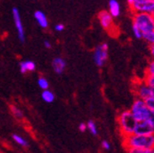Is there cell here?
Returning a JSON list of instances; mask_svg holds the SVG:
<instances>
[{"label":"cell","mask_w":154,"mask_h":153,"mask_svg":"<svg viewBox=\"0 0 154 153\" xmlns=\"http://www.w3.org/2000/svg\"><path fill=\"white\" fill-rule=\"evenodd\" d=\"M11 112L13 115V117L17 119H22L24 118V114H23L22 110L19 109L17 106L15 105H11Z\"/></svg>","instance_id":"obj_17"},{"label":"cell","mask_w":154,"mask_h":153,"mask_svg":"<svg viewBox=\"0 0 154 153\" xmlns=\"http://www.w3.org/2000/svg\"><path fill=\"white\" fill-rule=\"evenodd\" d=\"M133 24L139 28L142 33L154 31V19L151 13L134 12L133 14Z\"/></svg>","instance_id":"obj_3"},{"label":"cell","mask_w":154,"mask_h":153,"mask_svg":"<svg viewBox=\"0 0 154 153\" xmlns=\"http://www.w3.org/2000/svg\"><path fill=\"white\" fill-rule=\"evenodd\" d=\"M102 148L104 149V150H109L111 148V146H110V143L106 140H103L102 142Z\"/></svg>","instance_id":"obj_25"},{"label":"cell","mask_w":154,"mask_h":153,"mask_svg":"<svg viewBox=\"0 0 154 153\" xmlns=\"http://www.w3.org/2000/svg\"><path fill=\"white\" fill-rule=\"evenodd\" d=\"M130 111L136 121L148 120L151 114V110L148 107L146 102L139 98H136L134 100Z\"/></svg>","instance_id":"obj_4"},{"label":"cell","mask_w":154,"mask_h":153,"mask_svg":"<svg viewBox=\"0 0 154 153\" xmlns=\"http://www.w3.org/2000/svg\"><path fill=\"white\" fill-rule=\"evenodd\" d=\"M131 11L134 12H146L151 13L154 9V0H142V1H135L130 6Z\"/></svg>","instance_id":"obj_7"},{"label":"cell","mask_w":154,"mask_h":153,"mask_svg":"<svg viewBox=\"0 0 154 153\" xmlns=\"http://www.w3.org/2000/svg\"><path fill=\"white\" fill-rule=\"evenodd\" d=\"M144 80L149 86V87L151 88L152 92H153V95H154V76L146 74L145 77H144Z\"/></svg>","instance_id":"obj_21"},{"label":"cell","mask_w":154,"mask_h":153,"mask_svg":"<svg viewBox=\"0 0 154 153\" xmlns=\"http://www.w3.org/2000/svg\"><path fill=\"white\" fill-rule=\"evenodd\" d=\"M98 19L103 28L107 31H111L114 28V17L108 11H102L98 14Z\"/></svg>","instance_id":"obj_9"},{"label":"cell","mask_w":154,"mask_h":153,"mask_svg":"<svg viewBox=\"0 0 154 153\" xmlns=\"http://www.w3.org/2000/svg\"><path fill=\"white\" fill-rule=\"evenodd\" d=\"M135 1H142V0H134V2H135Z\"/></svg>","instance_id":"obj_32"},{"label":"cell","mask_w":154,"mask_h":153,"mask_svg":"<svg viewBox=\"0 0 154 153\" xmlns=\"http://www.w3.org/2000/svg\"><path fill=\"white\" fill-rule=\"evenodd\" d=\"M12 139L13 141L18 144L19 146L23 147V148H27L28 147V142L24 138V137L20 136L19 134H12Z\"/></svg>","instance_id":"obj_16"},{"label":"cell","mask_w":154,"mask_h":153,"mask_svg":"<svg viewBox=\"0 0 154 153\" xmlns=\"http://www.w3.org/2000/svg\"><path fill=\"white\" fill-rule=\"evenodd\" d=\"M55 29H56V31L57 32H61V31H63V30L65 29V26L63 24H57L55 26Z\"/></svg>","instance_id":"obj_26"},{"label":"cell","mask_w":154,"mask_h":153,"mask_svg":"<svg viewBox=\"0 0 154 153\" xmlns=\"http://www.w3.org/2000/svg\"><path fill=\"white\" fill-rule=\"evenodd\" d=\"M154 133V129L148 120L136 121L134 133L135 134H149Z\"/></svg>","instance_id":"obj_10"},{"label":"cell","mask_w":154,"mask_h":153,"mask_svg":"<svg viewBox=\"0 0 154 153\" xmlns=\"http://www.w3.org/2000/svg\"><path fill=\"white\" fill-rule=\"evenodd\" d=\"M35 69H36V64L32 60L22 61V62L20 63V72L24 74H26L29 72L35 71Z\"/></svg>","instance_id":"obj_14"},{"label":"cell","mask_w":154,"mask_h":153,"mask_svg":"<svg viewBox=\"0 0 154 153\" xmlns=\"http://www.w3.org/2000/svg\"><path fill=\"white\" fill-rule=\"evenodd\" d=\"M79 131L84 133V132H86L87 131V123H84V122H82V123L79 124Z\"/></svg>","instance_id":"obj_28"},{"label":"cell","mask_w":154,"mask_h":153,"mask_svg":"<svg viewBox=\"0 0 154 153\" xmlns=\"http://www.w3.org/2000/svg\"><path fill=\"white\" fill-rule=\"evenodd\" d=\"M132 30H133V34L134 36L135 37V39H142V36H143V33L141 32V30L138 28L136 26H134V24L132 25Z\"/></svg>","instance_id":"obj_22"},{"label":"cell","mask_w":154,"mask_h":153,"mask_svg":"<svg viewBox=\"0 0 154 153\" xmlns=\"http://www.w3.org/2000/svg\"><path fill=\"white\" fill-rule=\"evenodd\" d=\"M87 130H88L91 134H93V135L98 134V128H97V125L95 124L94 121L89 120L88 122L87 123Z\"/></svg>","instance_id":"obj_19"},{"label":"cell","mask_w":154,"mask_h":153,"mask_svg":"<svg viewBox=\"0 0 154 153\" xmlns=\"http://www.w3.org/2000/svg\"><path fill=\"white\" fill-rule=\"evenodd\" d=\"M142 39H144V41H147L149 45H154V31L143 33Z\"/></svg>","instance_id":"obj_18"},{"label":"cell","mask_w":154,"mask_h":153,"mask_svg":"<svg viewBox=\"0 0 154 153\" xmlns=\"http://www.w3.org/2000/svg\"><path fill=\"white\" fill-rule=\"evenodd\" d=\"M38 86L42 90L47 89V88H49V82L44 77H40L38 79Z\"/></svg>","instance_id":"obj_20"},{"label":"cell","mask_w":154,"mask_h":153,"mask_svg":"<svg viewBox=\"0 0 154 153\" xmlns=\"http://www.w3.org/2000/svg\"><path fill=\"white\" fill-rule=\"evenodd\" d=\"M118 124L121 135L123 137L133 134L136 124V120L130 110H124L119 113L118 117Z\"/></svg>","instance_id":"obj_2"},{"label":"cell","mask_w":154,"mask_h":153,"mask_svg":"<svg viewBox=\"0 0 154 153\" xmlns=\"http://www.w3.org/2000/svg\"><path fill=\"white\" fill-rule=\"evenodd\" d=\"M151 15H152V17H153V19H154V9H153V11H152V12H151Z\"/></svg>","instance_id":"obj_31"},{"label":"cell","mask_w":154,"mask_h":153,"mask_svg":"<svg viewBox=\"0 0 154 153\" xmlns=\"http://www.w3.org/2000/svg\"><path fill=\"white\" fill-rule=\"evenodd\" d=\"M42 99L47 103H51L55 101V94H54L51 90L47 89H44L42 93Z\"/></svg>","instance_id":"obj_15"},{"label":"cell","mask_w":154,"mask_h":153,"mask_svg":"<svg viewBox=\"0 0 154 153\" xmlns=\"http://www.w3.org/2000/svg\"><path fill=\"white\" fill-rule=\"evenodd\" d=\"M107 58H108V44L104 42L96 47L93 53V59L98 67H103L106 63Z\"/></svg>","instance_id":"obj_6"},{"label":"cell","mask_w":154,"mask_h":153,"mask_svg":"<svg viewBox=\"0 0 154 153\" xmlns=\"http://www.w3.org/2000/svg\"><path fill=\"white\" fill-rule=\"evenodd\" d=\"M44 46L47 48V49H51L52 48V43L49 41H44Z\"/></svg>","instance_id":"obj_29"},{"label":"cell","mask_w":154,"mask_h":153,"mask_svg":"<svg viewBox=\"0 0 154 153\" xmlns=\"http://www.w3.org/2000/svg\"><path fill=\"white\" fill-rule=\"evenodd\" d=\"M133 89L134 93L136 98L142 99V100L146 101L147 99L154 97L153 92L151 88L147 83L145 82V80H137L133 84Z\"/></svg>","instance_id":"obj_5"},{"label":"cell","mask_w":154,"mask_h":153,"mask_svg":"<svg viewBox=\"0 0 154 153\" xmlns=\"http://www.w3.org/2000/svg\"><path fill=\"white\" fill-rule=\"evenodd\" d=\"M145 102H146V103H147V105H148L149 108L152 112H154V97H151V98L147 99V100H146Z\"/></svg>","instance_id":"obj_24"},{"label":"cell","mask_w":154,"mask_h":153,"mask_svg":"<svg viewBox=\"0 0 154 153\" xmlns=\"http://www.w3.org/2000/svg\"><path fill=\"white\" fill-rule=\"evenodd\" d=\"M148 121L150 123V125L152 126V128L154 129V112L151 111V114H150V116L149 118H148Z\"/></svg>","instance_id":"obj_27"},{"label":"cell","mask_w":154,"mask_h":153,"mask_svg":"<svg viewBox=\"0 0 154 153\" xmlns=\"http://www.w3.org/2000/svg\"><path fill=\"white\" fill-rule=\"evenodd\" d=\"M149 52L152 58L154 59V45H149Z\"/></svg>","instance_id":"obj_30"},{"label":"cell","mask_w":154,"mask_h":153,"mask_svg":"<svg viewBox=\"0 0 154 153\" xmlns=\"http://www.w3.org/2000/svg\"><path fill=\"white\" fill-rule=\"evenodd\" d=\"M12 17L14 21V26L15 28L17 30V35L20 41L24 42L26 39V35H25V30H24V25H23V22L21 19V15L18 11L17 8H13L12 9Z\"/></svg>","instance_id":"obj_8"},{"label":"cell","mask_w":154,"mask_h":153,"mask_svg":"<svg viewBox=\"0 0 154 153\" xmlns=\"http://www.w3.org/2000/svg\"><path fill=\"white\" fill-rule=\"evenodd\" d=\"M34 18L36 22L42 28H47L48 27V19L46 17V15L42 11H37L34 13Z\"/></svg>","instance_id":"obj_12"},{"label":"cell","mask_w":154,"mask_h":153,"mask_svg":"<svg viewBox=\"0 0 154 153\" xmlns=\"http://www.w3.org/2000/svg\"><path fill=\"white\" fill-rule=\"evenodd\" d=\"M124 148H139V149H154V133L149 134H130L123 137Z\"/></svg>","instance_id":"obj_1"},{"label":"cell","mask_w":154,"mask_h":153,"mask_svg":"<svg viewBox=\"0 0 154 153\" xmlns=\"http://www.w3.org/2000/svg\"><path fill=\"white\" fill-rule=\"evenodd\" d=\"M146 74L154 76V59L151 60L150 62L148 64L147 69H146Z\"/></svg>","instance_id":"obj_23"},{"label":"cell","mask_w":154,"mask_h":153,"mask_svg":"<svg viewBox=\"0 0 154 153\" xmlns=\"http://www.w3.org/2000/svg\"><path fill=\"white\" fill-rule=\"evenodd\" d=\"M52 67L56 73L61 74L66 69V61L62 57H55L52 61Z\"/></svg>","instance_id":"obj_11"},{"label":"cell","mask_w":154,"mask_h":153,"mask_svg":"<svg viewBox=\"0 0 154 153\" xmlns=\"http://www.w3.org/2000/svg\"><path fill=\"white\" fill-rule=\"evenodd\" d=\"M108 8H109V12L114 18H117L120 15L121 9H120V5L117 1V0H109L108 3Z\"/></svg>","instance_id":"obj_13"}]
</instances>
